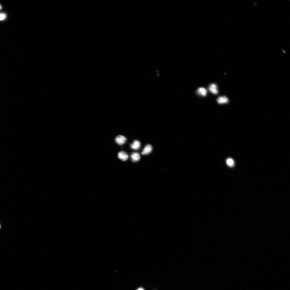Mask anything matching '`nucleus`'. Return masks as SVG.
<instances>
[{
	"label": "nucleus",
	"instance_id": "1",
	"mask_svg": "<svg viewBox=\"0 0 290 290\" xmlns=\"http://www.w3.org/2000/svg\"><path fill=\"white\" fill-rule=\"evenodd\" d=\"M126 138L124 136L119 135L115 139V141L118 144L122 145L126 142Z\"/></svg>",
	"mask_w": 290,
	"mask_h": 290
},
{
	"label": "nucleus",
	"instance_id": "2",
	"mask_svg": "<svg viewBox=\"0 0 290 290\" xmlns=\"http://www.w3.org/2000/svg\"><path fill=\"white\" fill-rule=\"evenodd\" d=\"M208 89L211 93L214 94L216 95L218 93L217 85L215 84L212 83L210 84Z\"/></svg>",
	"mask_w": 290,
	"mask_h": 290
},
{
	"label": "nucleus",
	"instance_id": "3",
	"mask_svg": "<svg viewBox=\"0 0 290 290\" xmlns=\"http://www.w3.org/2000/svg\"><path fill=\"white\" fill-rule=\"evenodd\" d=\"M217 101L219 104H227L228 103L229 100L228 98L225 96H220L217 98Z\"/></svg>",
	"mask_w": 290,
	"mask_h": 290
},
{
	"label": "nucleus",
	"instance_id": "4",
	"mask_svg": "<svg viewBox=\"0 0 290 290\" xmlns=\"http://www.w3.org/2000/svg\"><path fill=\"white\" fill-rule=\"evenodd\" d=\"M118 157L119 159L123 161H126L128 158V156L127 153L124 151H120L118 154Z\"/></svg>",
	"mask_w": 290,
	"mask_h": 290
},
{
	"label": "nucleus",
	"instance_id": "5",
	"mask_svg": "<svg viewBox=\"0 0 290 290\" xmlns=\"http://www.w3.org/2000/svg\"><path fill=\"white\" fill-rule=\"evenodd\" d=\"M153 149V147L150 145H147L145 147L142 154L143 155H147L149 154L151 152Z\"/></svg>",
	"mask_w": 290,
	"mask_h": 290
},
{
	"label": "nucleus",
	"instance_id": "6",
	"mask_svg": "<svg viewBox=\"0 0 290 290\" xmlns=\"http://www.w3.org/2000/svg\"><path fill=\"white\" fill-rule=\"evenodd\" d=\"M197 93L198 94L200 95V96L205 97L207 95V91L205 88L200 87L197 89Z\"/></svg>",
	"mask_w": 290,
	"mask_h": 290
},
{
	"label": "nucleus",
	"instance_id": "7",
	"mask_svg": "<svg viewBox=\"0 0 290 290\" xmlns=\"http://www.w3.org/2000/svg\"><path fill=\"white\" fill-rule=\"evenodd\" d=\"M131 158L133 162H136L140 160V156L139 153L135 152L131 154Z\"/></svg>",
	"mask_w": 290,
	"mask_h": 290
},
{
	"label": "nucleus",
	"instance_id": "8",
	"mask_svg": "<svg viewBox=\"0 0 290 290\" xmlns=\"http://www.w3.org/2000/svg\"><path fill=\"white\" fill-rule=\"evenodd\" d=\"M141 144L139 141H135L132 144H131L130 146L132 149L134 150L139 149L141 146Z\"/></svg>",
	"mask_w": 290,
	"mask_h": 290
},
{
	"label": "nucleus",
	"instance_id": "9",
	"mask_svg": "<svg viewBox=\"0 0 290 290\" xmlns=\"http://www.w3.org/2000/svg\"><path fill=\"white\" fill-rule=\"evenodd\" d=\"M226 162L227 165L230 167H232L234 166L235 161L232 158H228L226 160Z\"/></svg>",
	"mask_w": 290,
	"mask_h": 290
},
{
	"label": "nucleus",
	"instance_id": "10",
	"mask_svg": "<svg viewBox=\"0 0 290 290\" xmlns=\"http://www.w3.org/2000/svg\"><path fill=\"white\" fill-rule=\"evenodd\" d=\"M6 18V15L4 13H0V21H3Z\"/></svg>",
	"mask_w": 290,
	"mask_h": 290
},
{
	"label": "nucleus",
	"instance_id": "11",
	"mask_svg": "<svg viewBox=\"0 0 290 290\" xmlns=\"http://www.w3.org/2000/svg\"><path fill=\"white\" fill-rule=\"evenodd\" d=\"M137 290H144L142 288H138Z\"/></svg>",
	"mask_w": 290,
	"mask_h": 290
},
{
	"label": "nucleus",
	"instance_id": "12",
	"mask_svg": "<svg viewBox=\"0 0 290 290\" xmlns=\"http://www.w3.org/2000/svg\"><path fill=\"white\" fill-rule=\"evenodd\" d=\"M2 9V6L0 5V10Z\"/></svg>",
	"mask_w": 290,
	"mask_h": 290
},
{
	"label": "nucleus",
	"instance_id": "13",
	"mask_svg": "<svg viewBox=\"0 0 290 290\" xmlns=\"http://www.w3.org/2000/svg\"><path fill=\"white\" fill-rule=\"evenodd\" d=\"M1 228V225L0 224V229Z\"/></svg>",
	"mask_w": 290,
	"mask_h": 290
}]
</instances>
